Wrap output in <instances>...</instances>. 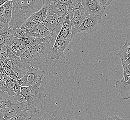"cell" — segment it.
<instances>
[{"mask_svg":"<svg viewBox=\"0 0 130 120\" xmlns=\"http://www.w3.org/2000/svg\"><path fill=\"white\" fill-rule=\"evenodd\" d=\"M53 45L47 42L40 43L31 50L20 56L30 67L40 70L46 75L50 71V61L52 54Z\"/></svg>","mask_w":130,"mask_h":120,"instance_id":"cell-1","label":"cell"},{"mask_svg":"<svg viewBox=\"0 0 130 120\" xmlns=\"http://www.w3.org/2000/svg\"><path fill=\"white\" fill-rule=\"evenodd\" d=\"M13 9L9 28L21 27L28 18L36 13L44 5V0H12Z\"/></svg>","mask_w":130,"mask_h":120,"instance_id":"cell-2","label":"cell"},{"mask_svg":"<svg viewBox=\"0 0 130 120\" xmlns=\"http://www.w3.org/2000/svg\"><path fill=\"white\" fill-rule=\"evenodd\" d=\"M43 81L30 86H21L20 93L25 98L27 107L35 114L39 113L44 105L47 93L44 87H40Z\"/></svg>","mask_w":130,"mask_h":120,"instance_id":"cell-3","label":"cell"},{"mask_svg":"<svg viewBox=\"0 0 130 120\" xmlns=\"http://www.w3.org/2000/svg\"><path fill=\"white\" fill-rule=\"evenodd\" d=\"M72 39V27L68 14L66 15L60 33L53 47L51 60H59Z\"/></svg>","mask_w":130,"mask_h":120,"instance_id":"cell-4","label":"cell"},{"mask_svg":"<svg viewBox=\"0 0 130 120\" xmlns=\"http://www.w3.org/2000/svg\"><path fill=\"white\" fill-rule=\"evenodd\" d=\"M68 14H55L48 16L43 33L45 42L54 45L58 35L60 33L63 23Z\"/></svg>","mask_w":130,"mask_h":120,"instance_id":"cell-5","label":"cell"},{"mask_svg":"<svg viewBox=\"0 0 130 120\" xmlns=\"http://www.w3.org/2000/svg\"><path fill=\"white\" fill-rule=\"evenodd\" d=\"M72 27V38L77 34V31L86 16L82 3H78L68 12Z\"/></svg>","mask_w":130,"mask_h":120,"instance_id":"cell-6","label":"cell"},{"mask_svg":"<svg viewBox=\"0 0 130 120\" xmlns=\"http://www.w3.org/2000/svg\"><path fill=\"white\" fill-rule=\"evenodd\" d=\"M102 15L90 14L86 16L77 31V34L82 33L84 35L95 33L102 24Z\"/></svg>","mask_w":130,"mask_h":120,"instance_id":"cell-7","label":"cell"},{"mask_svg":"<svg viewBox=\"0 0 130 120\" xmlns=\"http://www.w3.org/2000/svg\"><path fill=\"white\" fill-rule=\"evenodd\" d=\"M3 61L20 78L25 75L30 68L27 63L17 55H13Z\"/></svg>","mask_w":130,"mask_h":120,"instance_id":"cell-8","label":"cell"},{"mask_svg":"<svg viewBox=\"0 0 130 120\" xmlns=\"http://www.w3.org/2000/svg\"><path fill=\"white\" fill-rule=\"evenodd\" d=\"M48 16V8L44 5L39 11L34 13L28 18L20 28L23 30H30L40 23L45 20Z\"/></svg>","mask_w":130,"mask_h":120,"instance_id":"cell-9","label":"cell"},{"mask_svg":"<svg viewBox=\"0 0 130 120\" xmlns=\"http://www.w3.org/2000/svg\"><path fill=\"white\" fill-rule=\"evenodd\" d=\"M45 74L40 70L30 67L27 72L21 78V86H30L42 81Z\"/></svg>","mask_w":130,"mask_h":120,"instance_id":"cell-10","label":"cell"},{"mask_svg":"<svg viewBox=\"0 0 130 120\" xmlns=\"http://www.w3.org/2000/svg\"><path fill=\"white\" fill-rule=\"evenodd\" d=\"M82 5L86 16L90 14L103 16L106 9L101 6L98 0H82Z\"/></svg>","mask_w":130,"mask_h":120,"instance_id":"cell-11","label":"cell"},{"mask_svg":"<svg viewBox=\"0 0 130 120\" xmlns=\"http://www.w3.org/2000/svg\"><path fill=\"white\" fill-rule=\"evenodd\" d=\"M35 37H30L27 38H17L13 36L10 35L7 39L9 43L10 48L13 52H17L21 50H22L27 46L31 43L35 39Z\"/></svg>","mask_w":130,"mask_h":120,"instance_id":"cell-12","label":"cell"},{"mask_svg":"<svg viewBox=\"0 0 130 120\" xmlns=\"http://www.w3.org/2000/svg\"><path fill=\"white\" fill-rule=\"evenodd\" d=\"M27 107V104L26 102H18L9 107L2 109V111L5 120H7L17 115L21 111L24 110Z\"/></svg>","mask_w":130,"mask_h":120,"instance_id":"cell-13","label":"cell"},{"mask_svg":"<svg viewBox=\"0 0 130 120\" xmlns=\"http://www.w3.org/2000/svg\"><path fill=\"white\" fill-rule=\"evenodd\" d=\"M116 91L125 100L130 98V77L127 81H117L115 85Z\"/></svg>","mask_w":130,"mask_h":120,"instance_id":"cell-14","label":"cell"},{"mask_svg":"<svg viewBox=\"0 0 130 120\" xmlns=\"http://www.w3.org/2000/svg\"><path fill=\"white\" fill-rule=\"evenodd\" d=\"M45 6H47L48 8V16L55 14H68L69 12L68 7L62 3L55 2Z\"/></svg>","mask_w":130,"mask_h":120,"instance_id":"cell-15","label":"cell"},{"mask_svg":"<svg viewBox=\"0 0 130 120\" xmlns=\"http://www.w3.org/2000/svg\"><path fill=\"white\" fill-rule=\"evenodd\" d=\"M21 88V86L18 85L14 81L9 78L7 82L3 84L1 91L6 92L10 96L14 97L20 94Z\"/></svg>","mask_w":130,"mask_h":120,"instance_id":"cell-16","label":"cell"},{"mask_svg":"<svg viewBox=\"0 0 130 120\" xmlns=\"http://www.w3.org/2000/svg\"><path fill=\"white\" fill-rule=\"evenodd\" d=\"M17 95L10 96L6 92L0 91V110L9 107L19 102L17 100Z\"/></svg>","mask_w":130,"mask_h":120,"instance_id":"cell-17","label":"cell"},{"mask_svg":"<svg viewBox=\"0 0 130 120\" xmlns=\"http://www.w3.org/2000/svg\"><path fill=\"white\" fill-rule=\"evenodd\" d=\"M9 33L11 35L17 38H27L30 37L37 38L35 33L31 31L21 30L20 28L16 29H9Z\"/></svg>","mask_w":130,"mask_h":120,"instance_id":"cell-18","label":"cell"},{"mask_svg":"<svg viewBox=\"0 0 130 120\" xmlns=\"http://www.w3.org/2000/svg\"><path fill=\"white\" fill-rule=\"evenodd\" d=\"M33 114L35 113L27 107L17 115L7 120H26L27 119H30L32 117Z\"/></svg>","mask_w":130,"mask_h":120,"instance_id":"cell-19","label":"cell"},{"mask_svg":"<svg viewBox=\"0 0 130 120\" xmlns=\"http://www.w3.org/2000/svg\"><path fill=\"white\" fill-rule=\"evenodd\" d=\"M116 55L120 58L121 61L130 60V44L125 43L123 46H120V50Z\"/></svg>","mask_w":130,"mask_h":120,"instance_id":"cell-20","label":"cell"},{"mask_svg":"<svg viewBox=\"0 0 130 120\" xmlns=\"http://www.w3.org/2000/svg\"><path fill=\"white\" fill-rule=\"evenodd\" d=\"M47 21V19H46L45 20H43L42 22L38 24L32 29L29 31H31L32 32L35 33L37 38H43Z\"/></svg>","mask_w":130,"mask_h":120,"instance_id":"cell-21","label":"cell"},{"mask_svg":"<svg viewBox=\"0 0 130 120\" xmlns=\"http://www.w3.org/2000/svg\"><path fill=\"white\" fill-rule=\"evenodd\" d=\"M3 6L4 10L7 21L8 23L9 24L12 20V11L13 9V2L12 1H9L5 3Z\"/></svg>","mask_w":130,"mask_h":120,"instance_id":"cell-22","label":"cell"},{"mask_svg":"<svg viewBox=\"0 0 130 120\" xmlns=\"http://www.w3.org/2000/svg\"><path fill=\"white\" fill-rule=\"evenodd\" d=\"M9 29L0 27V49L7 41L10 35Z\"/></svg>","mask_w":130,"mask_h":120,"instance_id":"cell-23","label":"cell"},{"mask_svg":"<svg viewBox=\"0 0 130 120\" xmlns=\"http://www.w3.org/2000/svg\"><path fill=\"white\" fill-rule=\"evenodd\" d=\"M55 2H59L67 5L69 8V11L71 10L72 8V3L71 0H44V5H47Z\"/></svg>","mask_w":130,"mask_h":120,"instance_id":"cell-24","label":"cell"},{"mask_svg":"<svg viewBox=\"0 0 130 120\" xmlns=\"http://www.w3.org/2000/svg\"><path fill=\"white\" fill-rule=\"evenodd\" d=\"M44 120H72L69 118L63 117L60 115L57 111H55L53 113L48 119H45Z\"/></svg>","mask_w":130,"mask_h":120,"instance_id":"cell-25","label":"cell"},{"mask_svg":"<svg viewBox=\"0 0 130 120\" xmlns=\"http://www.w3.org/2000/svg\"><path fill=\"white\" fill-rule=\"evenodd\" d=\"M121 63L122 65L124 73L130 75V60L121 61Z\"/></svg>","mask_w":130,"mask_h":120,"instance_id":"cell-26","label":"cell"},{"mask_svg":"<svg viewBox=\"0 0 130 120\" xmlns=\"http://www.w3.org/2000/svg\"><path fill=\"white\" fill-rule=\"evenodd\" d=\"M98 1L101 6L106 8L108 7L113 2L112 0H98Z\"/></svg>","mask_w":130,"mask_h":120,"instance_id":"cell-27","label":"cell"},{"mask_svg":"<svg viewBox=\"0 0 130 120\" xmlns=\"http://www.w3.org/2000/svg\"><path fill=\"white\" fill-rule=\"evenodd\" d=\"M9 79V77L6 73H4L0 75V81L3 83V84L8 81Z\"/></svg>","mask_w":130,"mask_h":120,"instance_id":"cell-28","label":"cell"},{"mask_svg":"<svg viewBox=\"0 0 130 120\" xmlns=\"http://www.w3.org/2000/svg\"><path fill=\"white\" fill-rule=\"evenodd\" d=\"M107 120H124L122 118L118 116L117 115H114L110 116L108 118Z\"/></svg>","mask_w":130,"mask_h":120,"instance_id":"cell-29","label":"cell"},{"mask_svg":"<svg viewBox=\"0 0 130 120\" xmlns=\"http://www.w3.org/2000/svg\"><path fill=\"white\" fill-rule=\"evenodd\" d=\"M82 3V0H71V3H72V8L75 6L76 4L79 3Z\"/></svg>","mask_w":130,"mask_h":120,"instance_id":"cell-30","label":"cell"},{"mask_svg":"<svg viewBox=\"0 0 130 120\" xmlns=\"http://www.w3.org/2000/svg\"><path fill=\"white\" fill-rule=\"evenodd\" d=\"M125 43H126L128 44H130V25H129V31L128 32L127 34V37H126V40Z\"/></svg>","mask_w":130,"mask_h":120,"instance_id":"cell-31","label":"cell"},{"mask_svg":"<svg viewBox=\"0 0 130 120\" xmlns=\"http://www.w3.org/2000/svg\"><path fill=\"white\" fill-rule=\"evenodd\" d=\"M1 61H2V60L0 59V75H2V74H4V73H6L4 70L3 68V66H2V65Z\"/></svg>","mask_w":130,"mask_h":120,"instance_id":"cell-32","label":"cell"},{"mask_svg":"<svg viewBox=\"0 0 130 120\" xmlns=\"http://www.w3.org/2000/svg\"><path fill=\"white\" fill-rule=\"evenodd\" d=\"M9 1H12V0H0V7L4 5L5 3Z\"/></svg>","mask_w":130,"mask_h":120,"instance_id":"cell-33","label":"cell"},{"mask_svg":"<svg viewBox=\"0 0 130 120\" xmlns=\"http://www.w3.org/2000/svg\"><path fill=\"white\" fill-rule=\"evenodd\" d=\"M0 120H5L4 116H3V115L2 110H0Z\"/></svg>","mask_w":130,"mask_h":120,"instance_id":"cell-34","label":"cell"},{"mask_svg":"<svg viewBox=\"0 0 130 120\" xmlns=\"http://www.w3.org/2000/svg\"><path fill=\"white\" fill-rule=\"evenodd\" d=\"M3 85V83L2 82L0 81V91H1V89H2V87Z\"/></svg>","mask_w":130,"mask_h":120,"instance_id":"cell-35","label":"cell"},{"mask_svg":"<svg viewBox=\"0 0 130 120\" xmlns=\"http://www.w3.org/2000/svg\"><path fill=\"white\" fill-rule=\"evenodd\" d=\"M112 1H115V0H112Z\"/></svg>","mask_w":130,"mask_h":120,"instance_id":"cell-36","label":"cell"}]
</instances>
